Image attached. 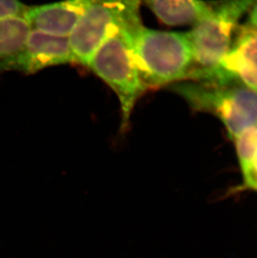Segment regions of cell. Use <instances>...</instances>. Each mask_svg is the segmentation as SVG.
Segmentation results:
<instances>
[{"instance_id": "8fae6325", "label": "cell", "mask_w": 257, "mask_h": 258, "mask_svg": "<svg viewBox=\"0 0 257 258\" xmlns=\"http://www.w3.org/2000/svg\"><path fill=\"white\" fill-rule=\"evenodd\" d=\"M235 142L245 185L257 190V125L238 136Z\"/></svg>"}, {"instance_id": "9c48e42d", "label": "cell", "mask_w": 257, "mask_h": 258, "mask_svg": "<svg viewBox=\"0 0 257 258\" xmlns=\"http://www.w3.org/2000/svg\"><path fill=\"white\" fill-rule=\"evenodd\" d=\"M158 20L170 26L196 24L210 8L204 0H142Z\"/></svg>"}, {"instance_id": "3957f363", "label": "cell", "mask_w": 257, "mask_h": 258, "mask_svg": "<svg viewBox=\"0 0 257 258\" xmlns=\"http://www.w3.org/2000/svg\"><path fill=\"white\" fill-rule=\"evenodd\" d=\"M141 24L124 25L112 32L95 52L88 66L116 94L123 132L128 130L134 108L146 91L131 47L132 31Z\"/></svg>"}, {"instance_id": "7c38bea8", "label": "cell", "mask_w": 257, "mask_h": 258, "mask_svg": "<svg viewBox=\"0 0 257 258\" xmlns=\"http://www.w3.org/2000/svg\"><path fill=\"white\" fill-rule=\"evenodd\" d=\"M28 6L20 0H0V20L24 16Z\"/></svg>"}, {"instance_id": "5b68a950", "label": "cell", "mask_w": 257, "mask_h": 258, "mask_svg": "<svg viewBox=\"0 0 257 258\" xmlns=\"http://www.w3.org/2000/svg\"><path fill=\"white\" fill-rule=\"evenodd\" d=\"M141 4L142 0H93L69 36L76 63L88 67L112 32L142 22Z\"/></svg>"}, {"instance_id": "ba28073f", "label": "cell", "mask_w": 257, "mask_h": 258, "mask_svg": "<svg viewBox=\"0 0 257 258\" xmlns=\"http://www.w3.org/2000/svg\"><path fill=\"white\" fill-rule=\"evenodd\" d=\"M93 0H62L28 6L25 15L32 29L55 36L69 37Z\"/></svg>"}, {"instance_id": "52a82bcc", "label": "cell", "mask_w": 257, "mask_h": 258, "mask_svg": "<svg viewBox=\"0 0 257 258\" xmlns=\"http://www.w3.org/2000/svg\"><path fill=\"white\" fill-rule=\"evenodd\" d=\"M70 63H76V60L69 37L32 29L22 50L0 66V75L7 71L30 75L48 67Z\"/></svg>"}, {"instance_id": "30bf717a", "label": "cell", "mask_w": 257, "mask_h": 258, "mask_svg": "<svg viewBox=\"0 0 257 258\" xmlns=\"http://www.w3.org/2000/svg\"><path fill=\"white\" fill-rule=\"evenodd\" d=\"M31 30L22 16L0 20V66L22 50Z\"/></svg>"}, {"instance_id": "8992f818", "label": "cell", "mask_w": 257, "mask_h": 258, "mask_svg": "<svg viewBox=\"0 0 257 258\" xmlns=\"http://www.w3.org/2000/svg\"><path fill=\"white\" fill-rule=\"evenodd\" d=\"M231 47L218 66L195 71L194 81H236L257 91V28H238Z\"/></svg>"}, {"instance_id": "7a4b0ae2", "label": "cell", "mask_w": 257, "mask_h": 258, "mask_svg": "<svg viewBox=\"0 0 257 258\" xmlns=\"http://www.w3.org/2000/svg\"><path fill=\"white\" fill-rule=\"evenodd\" d=\"M195 111L210 113L231 139L257 125V91L236 81H183L170 85Z\"/></svg>"}, {"instance_id": "4fadbf2b", "label": "cell", "mask_w": 257, "mask_h": 258, "mask_svg": "<svg viewBox=\"0 0 257 258\" xmlns=\"http://www.w3.org/2000/svg\"><path fill=\"white\" fill-rule=\"evenodd\" d=\"M249 24L257 28V0L250 9Z\"/></svg>"}, {"instance_id": "6da1fadb", "label": "cell", "mask_w": 257, "mask_h": 258, "mask_svg": "<svg viewBox=\"0 0 257 258\" xmlns=\"http://www.w3.org/2000/svg\"><path fill=\"white\" fill-rule=\"evenodd\" d=\"M131 47L146 90L185 81L193 69L188 33L160 31L141 24L132 31Z\"/></svg>"}, {"instance_id": "277c9868", "label": "cell", "mask_w": 257, "mask_h": 258, "mask_svg": "<svg viewBox=\"0 0 257 258\" xmlns=\"http://www.w3.org/2000/svg\"><path fill=\"white\" fill-rule=\"evenodd\" d=\"M256 0L211 1L207 12L188 32L193 54L192 70H211L228 52L243 15Z\"/></svg>"}]
</instances>
